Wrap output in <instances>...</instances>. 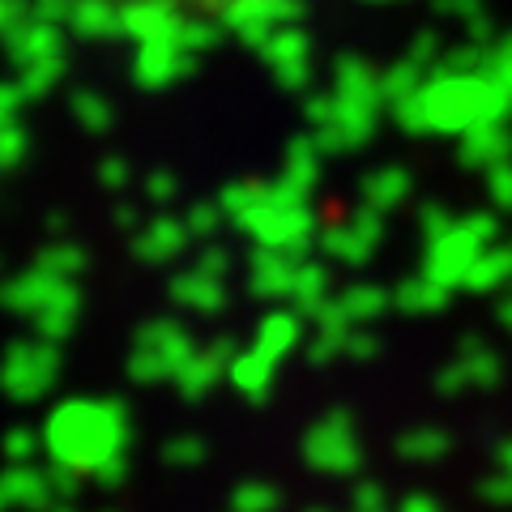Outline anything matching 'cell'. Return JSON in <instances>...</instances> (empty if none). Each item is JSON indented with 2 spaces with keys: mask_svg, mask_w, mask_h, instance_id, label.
I'll list each match as a JSON object with an SVG mask.
<instances>
[{
  "mask_svg": "<svg viewBox=\"0 0 512 512\" xmlns=\"http://www.w3.org/2000/svg\"><path fill=\"white\" fill-rule=\"evenodd\" d=\"M222 22H205V18H184L180 22V30H175V43L180 47H188V52H197V56H205V52H214V47L222 43Z\"/></svg>",
  "mask_w": 512,
  "mask_h": 512,
  "instance_id": "obj_26",
  "label": "cell"
},
{
  "mask_svg": "<svg viewBox=\"0 0 512 512\" xmlns=\"http://www.w3.org/2000/svg\"><path fill=\"white\" fill-rule=\"evenodd\" d=\"M133 444V419L120 397H73L52 410L43 427V448L52 461L82 470L86 478L103 461L128 453Z\"/></svg>",
  "mask_w": 512,
  "mask_h": 512,
  "instance_id": "obj_1",
  "label": "cell"
},
{
  "mask_svg": "<svg viewBox=\"0 0 512 512\" xmlns=\"http://www.w3.org/2000/svg\"><path fill=\"white\" fill-rule=\"evenodd\" d=\"M299 265H303V256H295V252L256 244L252 256H248V291H252L256 299H282V295H295Z\"/></svg>",
  "mask_w": 512,
  "mask_h": 512,
  "instance_id": "obj_10",
  "label": "cell"
},
{
  "mask_svg": "<svg viewBox=\"0 0 512 512\" xmlns=\"http://www.w3.org/2000/svg\"><path fill=\"white\" fill-rule=\"evenodd\" d=\"M282 184H291L295 192H303V197H308V188L316 184V141H312V137H295L291 146H286Z\"/></svg>",
  "mask_w": 512,
  "mask_h": 512,
  "instance_id": "obj_24",
  "label": "cell"
},
{
  "mask_svg": "<svg viewBox=\"0 0 512 512\" xmlns=\"http://www.w3.org/2000/svg\"><path fill=\"white\" fill-rule=\"evenodd\" d=\"M116 227H120L124 235H133V231L141 227V210H137V205H128V201L116 205Z\"/></svg>",
  "mask_w": 512,
  "mask_h": 512,
  "instance_id": "obj_41",
  "label": "cell"
},
{
  "mask_svg": "<svg viewBox=\"0 0 512 512\" xmlns=\"http://www.w3.org/2000/svg\"><path fill=\"white\" fill-rule=\"evenodd\" d=\"M265 192H269L265 180H231V184H222L218 201H222V210H227V218L239 222L248 210H256V205L265 201Z\"/></svg>",
  "mask_w": 512,
  "mask_h": 512,
  "instance_id": "obj_25",
  "label": "cell"
},
{
  "mask_svg": "<svg viewBox=\"0 0 512 512\" xmlns=\"http://www.w3.org/2000/svg\"><path fill=\"white\" fill-rule=\"evenodd\" d=\"M303 111H308L312 120H320V124L333 120V107H329V99H308V103H303Z\"/></svg>",
  "mask_w": 512,
  "mask_h": 512,
  "instance_id": "obj_42",
  "label": "cell"
},
{
  "mask_svg": "<svg viewBox=\"0 0 512 512\" xmlns=\"http://www.w3.org/2000/svg\"><path fill=\"white\" fill-rule=\"evenodd\" d=\"M73 286H77L73 278H56V274H47V269L30 265L26 274L0 278V308L22 316V320H35V316H43L47 308H52L56 299L69 295Z\"/></svg>",
  "mask_w": 512,
  "mask_h": 512,
  "instance_id": "obj_7",
  "label": "cell"
},
{
  "mask_svg": "<svg viewBox=\"0 0 512 512\" xmlns=\"http://www.w3.org/2000/svg\"><path fill=\"white\" fill-rule=\"evenodd\" d=\"M0 39H5V52L13 60V69H26V64H35L43 56H60L64 52L60 26L47 22V18H35V13H26L22 22H13Z\"/></svg>",
  "mask_w": 512,
  "mask_h": 512,
  "instance_id": "obj_12",
  "label": "cell"
},
{
  "mask_svg": "<svg viewBox=\"0 0 512 512\" xmlns=\"http://www.w3.org/2000/svg\"><path fill=\"white\" fill-rule=\"evenodd\" d=\"M69 30L86 43H107V39H124V18H120V5L111 0H77Z\"/></svg>",
  "mask_w": 512,
  "mask_h": 512,
  "instance_id": "obj_18",
  "label": "cell"
},
{
  "mask_svg": "<svg viewBox=\"0 0 512 512\" xmlns=\"http://www.w3.org/2000/svg\"><path fill=\"white\" fill-rule=\"evenodd\" d=\"M197 355V338L171 316H154L146 320L137 333H133V350L124 359V376L150 389V384H163V380H175L180 367Z\"/></svg>",
  "mask_w": 512,
  "mask_h": 512,
  "instance_id": "obj_2",
  "label": "cell"
},
{
  "mask_svg": "<svg viewBox=\"0 0 512 512\" xmlns=\"http://www.w3.org/2000/svg\"><path fill=\"white\" fill-rule=\"evenodd\" d=\"M60 380V346L47 338H18L0 355V393L18 406L43 402Z\"/></svg>",
  "mask_w": 512,
  "mask_h": 512,
  "instance_id": "obj_3",
  "label": "cell"
},
{
  "mask_svg": "<svg viewBox=\"0 0 512 512\" xmlns=\"http://www.w3.org/2000/svg\"><path fill=\"white\" fill-rule=\"evenodd\" d=\"M197 64H201V56L175 43V35L150 39V43H137L133 82L141 90H167V86H175V82H184V77L197 73Z\"/></svg>",
  "mask_w": 512,
  "mask_h": 512,
  "instance_id": "obj_6",
  "label": "cell"
},
{
  "mask_svg": "<svg viewBox=\"0 0 512 512\" xmlns=\"http://www.w3.org/2000/svg\"><path fill=\"white\" fill-rule=\"evenodd\" d=\"M274 372H278V363H274V359H265L261 350H252V346H248V350H239V355H235L227 380L248 397V406L261 410L269 397H274Z\"/></svg>",
  "mask_w": 512,
  "mask_h": 512,
  "instance_id": "obj_17",
  "label": "cell"
},
{
  "mask_svg": "<svg viewBox=\"0 0 512 512\" xmlns=\"http://www.w3.org/2000/svg\"><path fill=\"white\" fill-rule=\"evenodd\" d=\"M73 9H77V0H30V13H35V18L56 22V26H69Z\"/></svg>",
  "mask_w": 512,
  "mask_h": 512,
  "instance_id": "obj_38",
  "label": "cell"
},
{
  "mask_svg": "<svg viewBox=\"0 0 512 512\" xmlns=\"http://www.w3.org/2000/svg\"><path fill=\"white\" fill-rule=\"evenodd\" d=\"M367 303H372V295H367V291L346 295V308H355V312H367Z\"/></svg>",
  "mask_w": 512,
  "mask_h": 512,
  "instance_id": "obj_43",
  "label": "cell"
},
{
  "mask_svg": "<svg viewBox=\"0 0 512 512\" xmlns=\"http://www.w3.org/2000/svg\"><path fill=\"white\" fill-rule=\"evenodd\" d=\"M99 184L103 188H111V192H120V188H128V180H133V167H128V158H120V154H107V158H99Z\"/></svg>",
  "mask_w": 512,
  "mask_h": 512,
  "instance_id": "obj_34",
  "label": "cell"
},
{
  "mask_svg": "<svg viewBox=\"0 0 512 512\" xmlns=\"http://www.w3.org/2000/svg\"><path fill=\"white\" fill-rule=\"evenodd\" d=\"M239 227L252 235V244L286 248L303 256L308 252V235H312V214L303 210V201H269V192H265V201L239 218Z\"/></svg>",
  "mask_w": 512,
  "mask_h": 512,
  "instance_id": "obj_4",
  "label": "cell"
},
{
  "mask_svg": "<svg viewBox=\"0 0 512 512\" xmlns=\"http://www.w3.org/2000/svg\"><path fill=\"white\" fill-rule=\"evenodd\" d=\"M43 440L35 436V427H9L5 436H0V453H5L9 466H30V461L39 457Z\"/></svg>",
  "mask_w": 512,
  "mask_h": 512,
  "instance_id": "obj_28",
  "label": "cell"
},
{
  "mask_svg": "<svg viewBox=\"0 0 512 512\" xmlns=\"http://www.w3.org/2000/svg\"><path fill=\"white\" fill-rule=\"evenodd\" d=\"M120 18H124V39L133 43H150V39H167L180 30L184 13L175 0H124L120 5Z\"/></svg>",
  "mask_w": 512,
  "mask_h": 512,
  "instance_id": "obj_13",
  "label": "cell"
},
{
  "mask_svg": "<svg viewBox=\"0 0 512 512\" xmlns=\"http://www.w3.org/2000/svg\"><path fill=\"white\" fill-rule=\"evenodd\" d=\"M64 69H69L64 52H60V56H43V60H35V64H26V69H18V86L26 90L30 103H39V99H47V94L60 86Z\"/></svg>",
  "mask_w": 512,
  "mask_h": 512,
  "instance_id": "obj_23",
  "label": "cell"
},
{
  "mask_svg": "<svg viewBox=\"0 0 512 512\" xmlns=\"http://www.w3.org/2000/svg\"><path fill=\"white\" fill-rule=\"evenodd\" d=\"M184 222H188L192 239H214L218 227L227 222V210H222V201H218V197H214V201H197V205H188Z\"/></svg>",
  "mask_w": 512,
  "mask_h": 512,
  "instance_id": "obj_30",
  "label": "cell"
},
{
  "mask_svg": "<svg viewBox=\"0 0 512 512\" xmlns=\"http://www.w3.org/2000/svg\"><path fill=\"white\" fill-rule=\"evenodd\" d=\"M231 508L235 512H274L278 508V491L261 483V478H248V483H239L231 491Z\"/></svg>",
  "mask_w": 512,
  "mask_h": 512,
  "instance_id": "obj_29",
  "label": "cell"
},
{
  "mask_svg": "<svg viewBox=\"0 0 512 512\" xmlns=\"http://www.w3.org/2000/svg\"><path fill=\"white\" fill-rule=\"evenodd\" d=\"M26 150H30V137H26V128H22V124L0 128V175L13 171V167H22Z\"/></svg>",
  "mask_w": 512,
  "mask_h": 512,
  "instance_id": "obj_32",
  "label": "cell"
},
{
  "mask_svg": "<svg viewBox=\"0 0 512 512\" xmlns=\"http://www.w3.org/2000/svg\"><path fill=\"white\" fill-rule=\"evenodd\" d=\"M235 355H239L235 338H214L205 350H197V355L180 367V376H175V389H180L184 402H205V397L218 389V380L231 376Z\"/></svg>",
  "mask_w": 512,
  "mask_h": 512,
  "instance_id": "obj_9",
  "label": "cell"
},
{
  "mask_svg": "<svg viewBox=\"0 0 512 512\" xmlns=\"http://www.w3.org/2000/svg\"><path fill=\"white\" fill-rule=\"evenodd\" d=\"M295 342H299V316H291V312H265L252 333V350H261V355L274 363L291 355Z\"/></svg>",
  "mask_w": 512,
  "mask_h": 512,
  "instance_id": "obj_19",
  "label": "cell"
},
{
  "mask_svg": "<svg viewBox=\"0 0 512 512\" xmlns=\"http://www.w3.org/2000/svg\"><path fill=\"white\" fill-rule=\"evenodd\" d=\"M47 478H52V487L56 495H64V500H73L77 491H82V470H73V466H64V461H47Z\"/></svg>",
  "mask_w": 512,
  "mask_h": 512,
  "instance_id": "obj_35",
  "label": "cell"
},
{
  "mask_svg": "<svg viewBox=\"0 0 512 512\" xmlns=\"http://www.w3.org/2000/svg\"><path fill=\"white\" fill-rule=\"evenodd\" d=\"M308 52H312V43H308V35H303V30H295V26L274 30V35H269L261 47H256V56L265 60L269 77H274L282 90H303V86H308V77H312Z\"/></svg>",
  "mask_w": 512,
  "mask_h": 512,
  "instance_id": "obj_8",
  "label": "cell"
},
{
  "mask_svg": "<svg viewBox=\"0 0 512 512\" xmlns=\"http://www.w3.org/2000/svg\"><path fill=\"white\" fill-rule=\"evenodd\" d=\"M35 265L47 269V274H56V278H82L86 269H90V252L77 244V239H52V244H43L39 256H35Z\"/></svg>",
  "mask_w": 512,
  "mask_h": 512,
  "instance_id": "obj_21",
  "label": "cell"
},
{
  "mask_svg": "<svg viewBox=\"0 0 512 512\" xmlns=\"http://www.w3.org/2000/svg\"><path fill=\"white\" fill-rule=\"evenodd\" d=\"M295 303L303 312H316L325 303V269L320 265H299V278H295Z\"/></svg>",
  "mask_w": 512,
  "mask_h": 512,
  "instance_id": "obj_31",
  "label": "cell"
},
{
  "mask_svg": "<svg viewBox=\"0 0 512 512\" xmlns=\"http://www.w3.org/2000/svg\"><path fill=\"white\" fill-rule=\"evenodd\" d=\"M26 99V90L18 82H0V128H9V124H18V111H22Z\"/></svg>",
  "mask_w": 512,
  "mask_h": 512,
  "instance_id": "obj_37",
  "label": "cell"
},
{
  "mask_svg": "<svg viewBox=\"0 0 512 512\" xmlns=\"http://www.w3.org/2000/svg\"><path fill=\"white\" fill-rule=\"evenodd\" d=\"M30 13V0H0V35L13 26V22H22Z\"/></svg>",
  "mask_w": 512,
  "mask_h": 512,
  "instance_id": "obj_40",
  "label": "cell"
},
{
  "mask_svg": "<svg viewBox=\"0 0 512 512\" xmlns=\"http://www.w3.org/2000/svg\"><path fill=\"white\" fill-rule=\"evenodd\" d=\"M69 111L90 137L111 133V124H116V107H111L99 90H73L69 94Z\"/></svg>",
  "mask_w": 512,
  "mask_h": 512,
  "instance_id": "obj_22",
  "label": "cell"
},
{
  "mask_svg": "<svg viewBox=\"0 0 512 512\" xmlns=\"http://www.w3.org/2000/svg\"><path fill=\"white\" fill-rule=\"evenodd\" d=\"M175 197H180V175L167 171V167H158L146 175V201L150 205H171Z\"/></svg>",
  "mask_w": 512,
  "mask_h": 512,
  "instance_id": "obj_33",
  "label": "cell"
},
{
  "mask_svg": "<svg viewBox=\"0 0 512 512\" xmlns=\"http://www.w3.org/2000/svg\"><path fill=\"white\" fill-rule=\"evenodd\" d=\"M0 269H5V256H0Z\"/></svg>",
  "mask_w": 512,
  "mask_h": 512,
  "instance_id": "obj_45",
  "label": "cell"
},
{
  "mask_svg": "<svg viewBox=\"0 0 512 512\" xmlns=\"http://www.w3.org/2000/svg\"><path fill=\"white\" fill-rule=\"evenodd\" d=\"M77 320H82V291H77V286H73L69 295L56 299L52 308H47L43 316H35V320H30V325H35L39 338H47V342H56V346H60V342H69V338H73Z\"/></svg>",
  "mask_w": 512,
  "mask_h": 512,
  "instance_id": "obj_20",
  "label": "cell"
},
{
  "mask_svg": "<svg viewBox=\"0 0 512 512\" xmlns=\"http://www.w3.org/2000/svg\"><path fill=\"white\" fill-rule=\"evenodd\" d=\"M90 478H94V483H99V487H107V491H116V487L124 483V478H128V453H120V457H111V461H103V466H99V470H94Z\"/></svg>",
  "mask_w": 512,
  "mask_h": 512,
  "instance_id": "obj_39",
  "label": "cell"
},
{
  "mask_svg": "<svg viewBox=\"0 0 512 512\" xmlns=\"http://www.w3.org/2000/svg\"><path fill=\"white\" fill-rule=\"evenodd\" d=\"M205 457H210V444L201 436H171L163 444V466H171V470H192V466H201Z\"/></svg>",
  "mask_w": 512,
  "mask_h": 512,
  "instance_id": "obj_27",
  "label": "cell"
},
{
  "mask_svg": "<svg viewBox=\"0 0 512 512\" xmlns=\"http://www.w3.org/2000/svg\"><path fill=\"white\" fill-rule=\"evenodd\" d=\"M197 269H205V274H214V278H227L231 274V252L214 244V239H205V248L197 252Z\"/></svg>",
  "mask_w": 512,
  "mask_h": 512,
  "instance_id": "obj_36",
  "label": "cell"
},
{
  "mask_svg": "<svg viewBox=\"0 0 512 512\" xmlns=\"http://www.w3.org/2000/svg\"><path fill=\"white\" fill-rule=\"evenodd\" d=\"M222 26L231 30V35L244 39L252 52L261 47L274 30L282 26H295L303 18V5L299 0H222Z\"/></svg>",
  "mask_w": 512,
  "mask_h": 512,
  "instance_id": "obj_5",
  "label": "cell"
},
{
  "mask_svg": "<svg viewBox=\"0 0 512 512\" xmlns=\"http://www.w3.org/2000/svg\"><path fill=\"white\" fill-rule=\"evenodd\" d=\"M303 457H308L316 470H329V474L355 466V448H350V440L342 436V419L316 423L308 431V440H303Z\"/></svg>",
  "mask_w": 512,
  "mask_h": 512,
  "instance_id": "obj_16",
  "label": "cell"
},
{
  "mask_svg": "<svg viewBox=\"0 0 512 512\" xmlns=\"http://www.w3.org/2000/svg\"><path fill=\"white\" fill-rule=\"evenodd\" d=\"M167 291H171V303H180V308L197 312V316H218L227 308V278H214L197 265L184 269V274H175Z\"/></svg>",
  "mask_w": 512,
  "mask_h": 512,
  "instance_id": "obj_15",
  "label": "cell"
},
{
  "mask_svg": "<svg viewBox=\"0 0 512 512\" xmlns=\"http://www.w3.org/2000/svg\"><path fill=\"white\" fill-rule=\"evenodd\" d=\"M188 244H192V231H188V222L175 218V214H158L128 235V248H133V256L146 265H171Z\"/></svg>",
  "mask_w": 512,
  "mask_h": 512,
  "instance_id": "obj_11",
  "label": "cell"
},
{
  "mask_svg": "<svg viewBox=\"0 0 512 512\" xmlns=\"http://www.w3.org/2000/svg\"><path fill=\"white\" fill-rule=\"evenodd\" d=\"M111 5H124V0H111Z\"/></svg>",
  "mask_w": 512,
  "mask_h": 512,
  "instance_id": "obj_46",
  "label": "cell"
},
{
  "mask_svg": "<svg viewBox=\"0 0 512 512\" xmlns=\"http://www.w3.org/2000/svg\"><path fill=\"white\" fill-rule=\"evenodd\" d=\"M52 478H47V470H39L35 461L30 466H9L0 470V512L9 508H26V512H47L52 508Z\"/></svg>",
  "mask_w": 512,
  "mask_h": 512,
  "instance_id": "obj_14",
  "label": "cell"
},
{
  "mask_svg": "<svg viewBox=\"0 0 512 512\" xmlns=\"http://www.w3.org/2000/svg\"><path fill=\"white\" fill-rule=\"evenodd\" d=\"M56 512H73V508H69V504H64V508H56Z\"/></svg>",
  "mask_w": 512,
  "mask_h": 512,
  "instance_id": "obj_44",
  "label": "cell"
}]
</instances>
